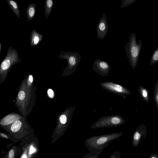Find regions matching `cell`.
Returning <instances> with one entry per match:
<instances>
[{
  "label": "cell",
  "mask_w": 158,
  "mask_h": 158,
  "mask_svg": "<svg viewBox=\"0 0 158 158\" xmlns=\"http://www.w3.org/2000/svg\"><path fill=\"white\" fill-rule=\"evenodd\" d=\"M6 1L14 13L17 17L19 18L20 15V11L18 3L13 0H6Z\"/></svg>",
  "instance_id": "obj_14"
},
{
  "label": "cell",
  "mask_w": 158,
  "mask_h": 158,
  "mask_svg": "<svg viewBox=\"0 0 158 158\" xmlns=\"http://www.w3.org/2000/svg\"><path fill=\"white\" fill-rule=\"evenodd\" d=\"M153 99L157 110L158 111V79L157 80L155 85Z\"/></svg>",
  "instance_id": "obj_17"
},
{
  "label": "cell",
  "mask_w": 158,
  "mask_h": 158,
  "mask_svg": "<svg viewBox=\"0 0 158 158\" xmlns=\"http://www.w3.org/2000/svg\"><path fill=\"white\" fill-rule=\"evenodd\" d=\"M109 158H121V154L118 151L114 152Z\"/></svg>",
  "instance_id": "obj_20"
},
{
  "label": "cell",
  "mask_w": 158,
  "mask_h": 158,
  "mask_svg": "<svg viewBox=\"0 0 158 158\" xmlns=\"http://www.w3.org/2000/svg\"><path fill=\"white\" fill-rule=\"evenodd\" d=\"M139 93L142 99L146 102H149V92L148 90L142 85H140L138 88Z\"/></svg>",
  "instance_id": "obj_15"
},
{
  "label": "cell",
  "mask_w": 158,
  "mask_h": 158,
  "mask_svg": "<svg viewBox=\"0 0 158 158\" xmlns=\"http://www.w3.org/2000/svg\"><path fill=\"white\" fill-rule=\"evenodd\" d=\"M123 134V132H118L93 136L85 140V144L91 152L98 156L110 142L120 137Z\"/></svg>",
  "instance_id": "obj_2"
},
{
  "label": "cell",
  "mask_w": 158,
  "mask_h": 158,
  "mask_svg": "<svg viewBox=\"0 0 158 158\" xmlns=\"http://www.w3.org/2000/svg\"><path fill=\"white\" fill-rule=\"evenodd\" d=\"M48 96L50 98H53L54 96L53 91L51 89H49L48 91Z\"/></svg>",
  "instance_id": "obj_24"
},
{
  "label": "cell",
  "mask_w": 158,
  "mask_h": 158,
  "mask_svg": "<svg viewBox=\"0 0 158 158\" xmlns=\"http://www.w3.org/2000/svg\"><path fill=\"white\" fill-rule=\"evenodd\" d=\"M36 11V5L34 3L29 4L26 9L27 20L30 21L34 17Z\"/></svg>",
  "instance_id": "obj_13"
},
{
  "label": "cell",
  "mask_w": 158,
  "mask_h": 158,
  "mask_svg": "<svg viewBox=\"0 0 158 158\" xmlns=\"http://www.w3.org/2000/svg\"><path fill=\"white\" fill-rule=\"evenodd\" d=\"M148 158H158V154L156 153H153Z\"/></svg>",
  "instance_id": "obj_25"
},
{
  "label": "cell",
  "mask_w": 158,
  "mask_h": 158,
  "mask_svg": "<svg viewBox=\"0 0 158 158\" xmlns=\"http://www.w3.org/2000/svg\"><path fill=\"white\" fill-rule=\"evenodd\" d=\"M158 62V47L153 53L151 59L150 65L152 66Z\"/></svg>",
  "instance_id": "obj_18"
},
{
  "label": "cell",
  "mask_w": 158,
  "mask_h": 158,
  "mask_svg": "<svg viewBox=\"0 0 158 158\" xmlns=\"http://www.w3.org/2000/svg\"><path fill=\"white\" fill-rule=\"evenodd\" d=\"M43 38L42 34H40L35 30H32L30 35V44L31 46H35L38 45Z\"/></svg>",
  "instance_id": "obj_12"
},
{
  "label": "cell",
  "mask_w": 158,
  "mask_h": 158,
  "mask_svg": "<svg viewBox=\"0 0 158 158\" xmlns=\"http://www.w3.org/2000/svg\"><path fill=\"white\" fill-rule=\"evenodd\" d=\"M81 55L77 52L61 51L58 58L66 59L68 66L65 70L73 71L76 69L81 58Z\"/></svg>",
  "instance_id": "obj_7"
},
{
  "label": "cell",
  "mask_w": 158,
  "mask_h": 158,
  "mask_svg": "<svg viewBox=\"0 0 158 158\" xmlns=\"http://www.w3.org/2000/svg\"><path fill=\"white\" fill-rule=\"evenodd\" d=\"M108 29L107 17L105 13H103L99 22L97 29V37L102 40L106 35Z\"/></svg>",
  "instance_id": "obj_10"
},
{
  "label": "cell",
  "mask_w": 158,
  "mask_h": 158,
  "mask_svg": "<svg viewBox=\"0 0 158 158\" xmlns=\"http://www.w3.org/2000/svg\"><path fill=\"white\" fill-rule=\"evenodd\" d=\"M98 156L90 152L89 153H86L82 158H98Z\"/></svg>",
  "instance_id": "obj_21"
},
{
  "label": "cell",
  "mask_w": 158,
  "mask_h": 158,
  "mask_svg": "<svg viewBox=\"0 0 158 158\" xmlns=\"http://www.w3.org/2000/svg\"><path fill=\"white\" fill-rule=\"evenodd\" d=\"M22 61L17 50L9 47L6 55L0 64V85L6 80L12 67Z\"/></svg>",
  "instance_id": "obj_3"
},
{
  "label": "cell",
  "mask_w": 158,
  "mask_h": 158,
  "mask_svg": "<svg viewBox=\"0 0 158 158\" xmlns=\"http://www.w3.org/2000/svg\"><path fill=\"white\" fill-rule=\"evenodd\" d=\"M32 83L27 76L22 81L17 92L15 105L23 116H27L31 110Z\"/></svg>",
  "instance_id": "obj_1"
},
{
  "label": "cell",
  "mask_w": 158,
  "mask_h": 158,
  "mask_svg": "<svg viewBox=\"0 0 158 158\" xmlns=\"http://www.w3.org/2000/svg\"><path fill=\"white\" fill-rule=\"evenodd\" d=\"M1 47H2L1 44V42L0 41V54L1 53V48H2Z\"/></svg>",
  "instance_id": "obj_26"
},
{
  "label": "cell",
  "mask_w": 158,
  "mask_h": 158,
  "mask_svg": "<svg viewBox=\"0 0 158 158\" xmlns=\"http://www.w3.org/2000/svg\"><path fill=\"white\" fill-rule=\"evenodd\" d=\"M53 2L52 0H46L45 2V15L46 18H48L50 15Z\"/></svg>",
  "instance_id": "obj_16"
},
{
  "label": "cell",
  "mask_w": 158,
  "mask_h": 158,
  "mask_svg": "<svg viewBox=\"0 0 158 158\" xmlns=\"http://www.w3.org/2000/svg\"><path fill=\"white\" fill-rule=\"evenodd\" d=\"M141 40H139L137 43L136 35L132 32L129 38V41L124 47L125 52L133 70H135L137 64L138 59L142 48Z\"/></svg>",
  "instance_id": "obj_4"
},
{
  "label": "cell",
  "mask_w": 158,
  "mask_h": 158,
  "mask_svg": "<svg viewBox=\"0 0 158 158\" xmlns=\"http://www.w3.org/2000/svg\"><path fill=\"white\" fill-rule=\"evenodd\" d=\"M60 123L62 124H65L67 121V118L66 116L64 114L62 115L60 118Z\"/></svg>",
  "instance_id": "obj_22"
},
{
  "label": "cell",
  "mask_w": 158,
  "mask_h": 158,
  "mask_svg": "<svg viewBox=\"0 0 158 158\" xmlns=\"http://www.w3.org/2000/svg\"><path fill=\"white\" fill-rule=\"evenodd\" d=\"M94 70L102 77L107 76L112 68L106 61L100 58L96 59L93 64Z\"/></svg>",
  "instance_id": "obj_8"
},
{
  "label": "cell",
  "mask_w": 158,
  "mask_h": 158,
  "mask_svg": "<svg viewBox=\"0 0 158 158\" xmlns=\"http://www.w3.org/2000/svg\"><path fill=\"white\" fill-rule=\"evenodd\" d=\"M22 115L13 112L8 114L0 120V125L8 127L16 120L20 118Z\"/></svg>",
  "instance_id": "obj_11"
},
{
  "label": "cell",
  "mask_w": 158,
  "mask_h": 158,
  "mask_svg": "<svg viewBox=\"0 0 158 158\" xmlns=\"http://www.w3.org/2000/svg\"><path fill=\"white\" fill-rule=\"evenodd\" d=\"M124 119L119 115L103 116L101 117L91 127L93 129L105 127H114L123 125Z\"/></svg>",
  "instance_id": "obj_5"
},
{
  "label": "cell",
  "mask_w": 158,
  "mask_h": 158,
  "mask_svg": "<svg viewBox=\"0 0 158 158\" xmlns=\"http://www.w3.org/2000/svg\"><path fill=\"white\" fill-rule=\"evenodd\" d=\"M99 85L103 89L118 96H122L124 99L127 95L131 94V92L123 85L111 81L102 82Z\"/></svg>",
  "instance_id": "obj_6"
},
{
  "label": "cell",
  "mask_w": 158,
  "mask_h": 158,
  "mask_svg": "<svg viewBox=\"0 0 158 158\" xmlns=\"http://www.w3.org/2000/svg\"><path fill=\"white\" fill-rule=\"evenodd\" d=\"M147 134V128L146 125L143 123L139 125L132 135V144L133 146H138L142 138L145 139Z\"/></svg>",
  "instance_id": "obj_9"
},
{
  "label": "cell",
  "mask_w": 158,
  "mask_h": 158,
  "mask_svg": "<svg viewBox=\"0 0 158 158\" xmlns=\"http://www.w3.org/2000/svg\"><path fill=\"white\" fill-rule=\"evenodd\" d=\"M15 151L13 149H11L9 152L8 158H14L15 156Z\"/></svg>",
  "instance_id": "obj_23"
},
{
  "label": "cell",
  "mask_w": 158,
  "mask_h": 158,
  "mask_svg": "<svg viewBox=\"0 0 158 158\" xmlns=\"http://www.w3.org/2000/svg\"><path fill=\"white\" fill-rule=\"evenodd\" d=\"M137 0H122L121 6L122 8H125L131 5Z\"/></svg>",
  "instance_id": "obj_19"
}]
</instances>
